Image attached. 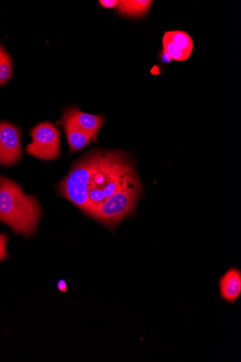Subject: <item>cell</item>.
Returning a JSON list of instances; mask_svg holds the SVG:
<instances>
[{
  "label": "cell",
  "mask_w": 241,
  "mask_h": 362,
  "mask_svg": "<svg viewBox=\"0 0 241 362\" xmlns=\"http://www.w3.org/2000/svg\"><path fill=\"white\" fill-rule=\"evenodd\" d=\"M92 154L79 160L58 185L59 195L71 202L86 214L88 209V184L92 172Z\"/></svg>",
  "instance_id": "obj_4"
},
{
  "label": "cell",
  "mask_w": 241,
  "mask_h": 362,
  "mask_svg": "<svg viewBox=\"0 0 241 362\" xmlns=\"http://www.w3.org/2000/svg\"><path fill=\"white\" fill-rule=\"evenodd\" d=\"M57 288L61 292H66L67 291V284L64 280H60L57 283Z\"/></svg>",
  "instance_id": "obj_15"
},
{
  "label": "cell",
  "mask_w": 241,
  "mask_h": 362,
  "mask_svg": "<svg viewBox=\"0 0 241 362\" xmlns=\"http://www.w3.org/2000/svg\"><path fill=\"white\" fill-rule=\"evenodd\" d=\"M91 154L87 215L93 218L100 206L136 175L132 163L122 152L97 151Z\"/></svg>",
  "instance_id": "obj_1"
},
{
  "label": "cell",
  "mask_w": 241,
  "mask_h": 362,
  "mask_svg": "<svg viewBox=\"0 0 241 362\" xmlns=\"http://www.w3.org/2000/svg\"><path fill=\"white\" fill-rule=\"evenodd\" d=\"M153 1H120L117 7L122 15L131 17H140L146 15L149 11Z\"/></svg>",
  "instance_id": "obj_11"
},
{
  "label": "cell",
  "mask_w": 241,
  "mask_h": 362,
  "mask_svg": "<svg viewBox=\"0 0 241 362\" xmlns=\"http://www.w3.org/2000/svg\"><path fill=\"white\" fill-rule=\"evenodd\" d=\"M22 158L20 130L8 122H0V164L5 167L14 165Z\"/></svg>",
  "instance_id": "obj_6"
},
{
  "label": "cell",
  "mask_w": 241,
  "mask_h": 362,
  "mask_svg": "<svg viewBox=\"0 0 241 362\" xmlns=\"http://www.w3.org/2000/svg\"><path fill=\"white\" fill-rule=\"evenodd\" d=\"M163 52L170 59L185 61L193 51V41L187 33L182 30L167 31L163 39Z\"/></svg>",
  "instance_id": "obj_7"
},
{
  "label": "cell",
  "mask_w": 241,
  "mask_h": 362,
  "mask_svg": "<svg viewBox=\"0 0 241 362\" xmlns=\"http://www.w3.org/2000/svg\"><path fill=\"white\" fill-rule=\"evenodd\" d=\"M32 143L26 152L36 158L50 160L60 156V131L49 122L40 123L30 130Z\"/></svg>",
  "instance_id": "obj_5"
},
{
  "label": "cell",
  "mask_w": 241,
  "mask_h": 362,
  "mask_svg": "<svg viewBox=\"0 0 241 362\" xmlns=\"http://www.w3.org/2000/svg\"><path fill=\"white\" fill-rule=\"evenodd\" d=\"M221 298L233 305L241 294V272L230 269L219 280Z\"/></svg>",
  "instance_id": "obj_9"
},
{
  "label": "cell",
  "mask_w": 241,
  "mask_h": 362,
  "mask_svg": "<svg viewBox=\"0 0 241 362\" xmlns=\"http://www.w3.org/2000/svg\"><path fill=\"white\" fill-rule=\"evenodd\" d=\"M120 1L117 0H100L98 2L102 7L110 9L117 8Z\"/></svg>",
  "instance_id": "obj_14"
},
{
  "label": "cell",
  "mask_w": 241,
  "mask_h": 362,
  "mask_svg": "<svg viewBox=\"0 0 241 362\" xmlns=\"http://www.w3.org/2000/svg\"><path fill=\"white\" fill-rule=\"evenodd\" d=\"M42 211L37 197L25 194L12 180L0 175V222L15 235H35Z\"/></svg>",
  "instance_id": "obj_2"
},
{
  "label": "cell",
  "mask_w": 241,
  "mask_h": 362,
  "mask_svg": "<svg viewBox=\"0 0 241 362\" xmlns=\"http://www.w3.org/2000/svg\"><path fill=\"white\" fill-rule=\"evenodd\" d=\"M62 124L71 148V153L83 149L90 143L98 141V138L85 133L71 122L62 119Z\"/></svg>",
  "instance_id": "obj_10"
},
{
  "label": "cell",
  "mask_w": 241,
  "mask_h": 362,
  "mask_svg": "<svg viewBox=\"0 0 241 362\" xmlns=\"http://www.w3.org/2000/svg\"><path fill=\"white\" fill-rule=\"evenodd\" d=\"M62 119L71 122L85 133L95 138H98L100 127L106 122L102 115L87 114L76 107L66 109Z\"/></svg>",
  "instance_id": "obj_8"
},
{
  "label": "cell",
  "mask_w": 241,
  "mask_h": 362,
  "mask_svg": "<svg viewBox=\"0 0 241 362\" xmlns=\"http://www.w3.org/2000/svg\"><path fill=\"white\" fill-rule=\"evenodd\" d=\"M143 191V186L136 176L110 197L93 218L112 231L122 220L135 212Z\"/></svg>",
  "instance_id": "obj_3"
},
{
  "label": "cell",
  "mask_w": 241,
  "mask_h": 362,
  "mask_svg": "<svg viewBox=\"0 0 241 362\" xmlns=\"http://www.w3.org/2000/svg\"><path fill=\"white\" fill-rule=\"evenodd\" d=\"M8 240V234H0V262H3L9 257L7 251Z\"/></svg>",
  "instance_id": "obj_13"
},
{
  "label": "cell",
  "mask_w": 241,
  "mask_h": 362,
  "mask_svg": "<svg viewBox=\"0 0 241 362\" xmlns=\"http://www.w3.org/2000/svg\"><path fill=\"white\" fill-rule=\"evenodd\" d=\"M13 76V63L5 48L0 45V86H4Z\"/></svg>",
  "instance_id": "obj_12"
}]
</instances>
